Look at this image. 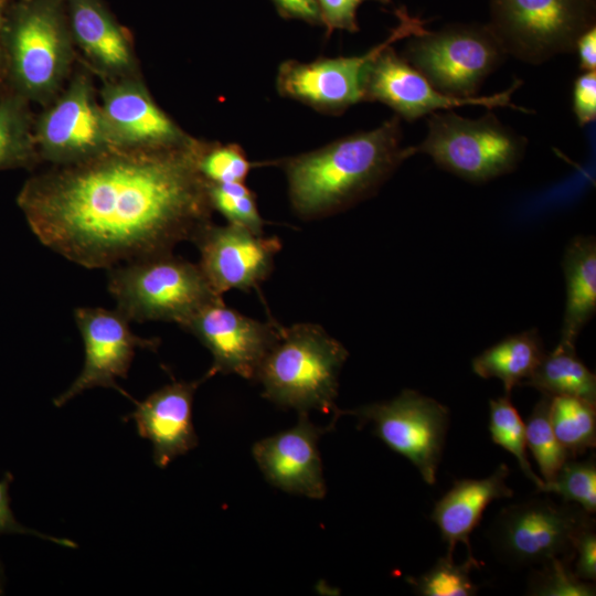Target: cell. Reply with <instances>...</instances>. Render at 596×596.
I'll use <instances>...</instances> for the list:
<instances>
[{"instance_id":"15","label":"cell","mask_w":596,"mask_h":596,"mask_svg":"<svg viewBox=\"0 0 596 596\" xmlns=\"http://www.w3.org/2000/svg\"><path fill=\"white\" fill-rule=\"evenodd\" d=\"M181 328L212 354L206 380L217 373L255 381L257 372L279 338L281 327L263 322L228 307L220 297L192 315Z\"/></svg>"},{"instance_id":"39","label":"cell","mask_w":596,"mask_h":596,"mask_svg":"<svg viewBox=\"0 0 596 596\" xmlns=\"http://www.w3.org/2000/svg\"><path fill=\"white\" fill-rule=\"evenodd\" d=\"M575 52L582 72L596 71V25L579 36Z\"/></svg>"},{"instance_id":"27","label":"cell","mask_w":596,"mask_h":596,"mask_svg":"<svg viewBox=\"0 0 596 596\" xmlns=\"http://www.w3.org/2000/svg\"><path fill=\"white\" fill-rule=\"evenodd\" d=\"M552 396L542 394L525 425V440L542 475L544 483L551 482L560 468L571 458L557 441L550 421Z\"/></svg>"},{"instance_id":"12","label":"cell","mask_w":596,"mask_h":596,"mask_svg":"<svg viewBox=\"0 0 596 596\" xmlns=\"http://www.w3.org/2000/svg\"><path fill=\"white\" fill-rule=\"evenodd\" d=\"M590 519L577 504L530 500L500 512L491 540L497 552L515 565L541 564L552 557L575 558V535Z\"/></svg>"},{"instance_id":"10","label":"cell","mask_w":596,"mask_h":596,"mask_svg":"<svg viewBox=\"0 0 596 596\" xmlns=\"http://www.w3.org/2000/svg\"><path fill=\"white\" fill-rule=\"evenodd\" d=\"M360 426L373 433L394 453L408 459L428 485L436 482L449 427V411L436 400L414 390L396 397L348 411Z\"/></svg>"},{"instance_id":"41","label":"cell","mask_w":596,"mask_h":596,"mask_svg":"<svg viewBox=\"0 0 596 596\" xmlns=\"http://www.w3.org/2000/svg\"><path fill=\"white\" fill-rule=\"evenodd\" d=\"M3 590H4V575H3L2 565L0 564V595L3 594Z\"/></svg>"},{"instance_id":"11","label":"cell","mask_w":596,"mask_h":596,"mask_svg":"<svg viewBox=\"0 0 596 596\" xmlns=\"http://www.w3.org/2000/svg\"><path fill=\"white\" fill-rule=\"evenodd\" d=\"M33 136L41 162L76 163L110 148L91 75L79 71L34 118Z\"/></svg>"},{"instance_id":"25","label":"cell","mask_w":596,"mask_h":596,"mask_svg":"<svg viewBox=\"0 0 596 596\" xmlns=\"http://www.w3.org/2000/svg\"><path fill=\"white\" fill-rule=\"evenodd\" d=\"M30 103L2 91L0 95V171L31 169L41 162L33 136Z\"/></svg>"},{"instance_id":"1","label":"cell","mask_w":596,"mask_h":596,"mask_svg":"<svg viewBox=\"0 0 596 596\" xmlns=\"http://www.w3.org/2000/svg\"><path fill=\"white\" fill-rule=\"evenodd\" d=\"M204 141L107 151L30 177L17 204L36 238L88 269L172 252L212 222Z\"/></svg>"},{"instance_id":"29","label":"cell","mask_w":596,"mask_h":596,"mask_svg":"<svg viewBox=\"0 0 596 596\" xmlns=\"http://www.w3.org/2000/svg\"><path fill=\"white\" fill-rule=\"evenodd\" d=\"M477 566L473 556L458 565L453 556L446 555L419 577L408 578V583L414 593L422 596H472L478 587L470 578V570Z\"/></svg>"},{"instance_id":"22","label":"cell","mask_w":596,"mask_h":596,"mask_svg":"<svg viewBox=\"0 0 596 596\" xmlns=\"http://www.w3.org/2000/svg\"><path fill=\"white\" fill-rule=\"evenodd\" d=\"M566 304L561 344L575 347L576 339L596 311V242L593 236H576L563 258Z\"/></svg>"},{"instance_id":"24","label":"cell","mask_w":596,"mask_h":596,"mask_svg":"<svg viewBox=\"0 0 596 596\" xmlns=\"http://www.w3.org/2000/svg\"><path fill=\"white\" fill-rule=\"evenodd\" d=\"M521 385L549 396H575L596 404V376L579 360L575 347L558 343Z\"/></svg>"},{"instance_id":"38","label":"cell","mask_w":596,"mask_h":596,"mask_svg":"<svg viewBox=\"0 0 596 596\" xmlns=\"http://www.w3.org/2000/svg\"><path fill=\"white\" fill-rule=\"evenodd\" d=\"M280 17L298 19L320 25L321 15L317 0H272Z\"/></svg>"},{"instance_id":"20","label":"cell","mask_w":596,"mask_h":596,"mask_svg":"<svg viewBox=\"0 0 596 596\" xmlns=\"http://www.w3.org/2000/svg\"><path fill=\"white\" fill-rule=\"evenodd\" d=\"M173 381L136 402L125 417L134 421L139 436L152 444L153 462L166 468L177 457L195 448L199 438L192 421L194 393L205 381Z\"/></svg>"},{"instance_id":"6","label":"cell","mask_w":596,"mask_h":596,"mask_svg":"<svg viewBox=\"0 0 596 596\" xmlns=\"http://www.w3.org/2000/svg\"><path fill=\"white\" fill-rule=\"evenodd\" d=\"M528 143L491 109L478 118L448 109L427 116L426 136L412 149L414 155L430 157L440 169L468 182L486 183L514 171Z\"/></svg>"},{"instance_id":"7","label":"cell","mask_w":596,"mask_h":596,"mask_svg":"<svg viewBox=\"0 0 596 596\" xmlns=\"http://www.w3.org/2000/svg\"><path fill=\"white\" fill-rule=\"evenodd\" d=\"M488 26L507 55L532 65L575 52L596 25L594 0H489Z\"/></svg>"},{"instance_id":"21","label":"cell","mask_w":596,"mask_h":596,"mask_svg":"<svg viewBox=\"0 0 596 596\" xmlns=\"http://www.w3.org/2000/svg\"><path fill=\"white\" fill-rule=\"evenodd\" d=\"M509 468L501 464L483 479H459L435 504L432 520L438 526L447 555L458 542L464 543L472 557L469 536L481 521L490 502L497 499L511 498L513 490L507 485Z\"/></svg>"},{"instance_id":"19","label":"cell","mask_w":596,"mask_h":596,"mask_svg":"<svg viewBox=\"0 0 596 596\" xmlns=\"http://www.w3.org/2000/svg\"><path fill=\"white\" fill-rule=\"evenodd\" d=\"M64 2L75 50L92 72L103 81L139 75L131 34L104 0Z\"/></svg>"},{"instance_id":"16","label":"cell","mask_w":596,"mask_h":596,"mask_svg":"<svg viewBox=\"0 0 596 596\" xmlns=\"http://www.w3.org/2000/svg\"><path fill=\"white\" fill-rule=\"evenodd\" d=\"M192 243L200 253V268L221 296L232 289L258 288L272 274L275 257L281 249L279 237H266L231 223H209Z\"/></svg>"},{"instance_id":"13","label":"cell","mask_w":596,"mask_h":596,"mask_svg":"<svg viewBox=\"0 0 596 596\" xmlns=\"http://www.w3.org/2000/svg\"><path fill=\"white\" fill-rule=\"evenodd\" d=\"M521 85V79H514L507 89L488 96H449L437 91L393 45L382 50L369 62L362 78L363 102L382 103L407 121L466 105H479L488 109L510 107L529 114L531 110L512 103V95Z\"/></svg>"},{"instance_id":"34","label":"cell","mask_w":596,"mask_h":596,"mask_svg":"<svg viewBox=\"0 0 596 596\" xmlns=\"http://www.w3.org/2000/svg\"><path fill=\"white\" fill-rule=\"evenodd\" d=\"M368 0H317L321 24L326 26L327 34L336 30L351 33L359 31L356 11L360 4ZM383 4H389L392 0H371Z\"/></svg>"},{"instance_id":"17","label":"cell","mask_w":596,"mask_h":596,"mask_svg":"<svg viewBox=\"0 0 596 596\" xmlns=\"http://www.w3.org/2000/svg\"><path fill=\"white\" fill-rule=\"evenodd\" d=\"M99 105L114 148L163 149L194 140L156 103L139 75L104 81Z\"/></svg>"},{"instance_id":"40","label":"cell","mask_w":596,"mask_h":596,"mask_svg":"<svg viewBox=\"0 0 596 596\" xmlns=\"http://www.w3.org/2000/svg\"><path fill=\"white\" fill-rule=\"evenodd\" d=\"M14 0H0V92L3 91L4 86V65H3V51H2V29L7 12Z\"/></svg>"},{"instance_id":"14","label":"cell","mask_w":596,"mask_h":596,"mask_svg":"<svg viewBox=\"0 0 596 596\" xmlns=\"http://www.w3.org/2000/svg\"><path fill=\"white\" fill-rule=\"evenodd\" d=\"M74 319L84 344V365L70 387L53 401L61 407L94 387L115 389L134 401L118 384L127 379L137 349L156 351L160 340L134 333L130 320L117 308L79 307Z\"/></svg>"},{"instance_id":"2","label":"cell","mask_w":596,"mask_h":596,"mask_svg":"<svg viewBox=\"0 0 596 596\" xmlns=\"http://www.w3.org/2000/svg\"><path fill=\"white\" fill-rule=\"evenodd\" d=\"M402 140L401 118L394 115L374 129L278 160L292 210L305 220L319 219L372 196L414 156Z\"/></svg>"},{"instance_id":"3","label":"cell","mask_w":596,"mask_h":596,"mask_svg":"<svg viewBox=\"0 0 596 596\" xmlns=\"http://www.w3.org/2000/svg\"><path fill=\"white\" fill-rule=\"evenodd\" d=\"M3 91L43 107L64 88L76 50L64 0H18L2 29Z\"/></svg>"},{"instance_id":"23","label":"cell","mask_w":596,"mask_h":596,"mask_svg":"<svg viewBox=\"0 0 596 596\" xmlns=\"http://www.w3.org/2000/svg\"><path fill=\"white\" fill-rule=\"evenodd\" d=\"M545 352L536 329L509 336L472 360L473 372L482 379L500 380L510 394L531 376Z\"/></svg>"},{"instance_id":"37","label":"cell","mask_w":596,"mask_h":596,"mask_svg":"<svg viewBox=\"0 0 596 596\" xmlns=\"http://www.w3.org/2000/svg\"><path fill=\"white\" fill-rule=\"evenodd\" d=\"M574 552L576 575L587 582L596 579V533L594 520L587 521L576 533Z\"/></svg>"},{"instance_id":"26","label":"cell","mask_w":596,"mask_h":596,"mask_svg":"<svg viewBox=\"0 0 596 596\" xmlns=\"http://www.w3.org/2000/svg\"><path fill=\"white\" fill-rule=\"evenodd\" d=\"M550 421L557 441L571 457L596 445V404L575 396H552Z\"/></svg>"},{"instance_id":"8","label":"cell","mask_w":596,"mask_h":596,"mask_svg":"<svg viewBox=\"0 0 596 596\" xmlns=\"http://www.w3.org/2000/svg\"><path fill=\"white\" fill-rule=\"evenodd\" d=\"M437 91L478 96L486 78L508 56L488 24H448L408 38L401 54Z\"/></svg>"},{"instance_id":"28","label":"cell","mask_w":596,"mask_h":596,"mask_svg":"<svg viewBox=\"0 0 596 596\" xmlns=\"http://www.w3.org/2000/svg\"><path fill=\"white\" fill-rule=\"evenodd\" d=\"M489 430L492 441L517 459L524 476L542 491L544 481L531 468L526 456L525 425L510 400V394L490 400Z\"/></svg>"},{"instance_id":"9","label":"cell","mask_w":596,"mask_h":596,"mask_svg":"<svg viewBox=\"0 0 596 596\" xmlns=\"http://www.w3.org/2000/svg\"><path fill=\"white\" fill-rule=\"evenodd\" d=\"M395 15L398 23L387 38L361 55L283 62L276 77L279 95L329 115H340L363 102L362 78L369 62L385 47L426 30L427 21L411 15L405 7Z\"/></svg>"},{"instance_id":"32","label":"cell","mask_w":596,"mask_h":596,"mask_svg":"<svg viewBox=\"0 0 596 596\" xmlns=\"http://www.w3.org/2000/svg\"><path fill=\"white\" fill-rule=\"evenodd\" d=\"M571 557H552L529 579L528 594L534 596H594L595 586L572 570Z\"/></svg>"},{"instance_id":"35","label":"cell","mask_w":596,"mask_h":596,"mask_svg":"<svg viewBox=\"0 0 596 596\" xmlns=\"http://www.w3.org/2000/svg\"><path fill=\"white\" fill-rule=\"evenodd\" d=\"M573 114L578 126L585 127L596 119V71L582 72L573 85Z\"/></svg>"},{"instance_id":"31","label":"cell","mask_w":596,"mask_h":596,"mask_svg":"<svg viewBox=\"0 0 596 596\" xmlns=\"http://www.w3.org/2000/svg\"><path fill=\"white\" fill-rule=\"evenodd\" d=\"M543 492H554L564 502L579 505L592 514L596 511V465L594 458L586 461L566 460L551 482L544 483Z\"/></svg>"},{"instance_id":"18","label":"cell","mask_w":596,"mask_h":596,"mask_svg":"<svg viewBox=\"0 0 596 596\" xmlns=\"http://www.w3.org/2000/svg\"><path fill=\"white\" fill-rule=\"evenodd\" d=\"M326 428L300 413L297 424L255 443L253 457L266 480L285 492L310 499L327 493L318 443Z\"/></svg>"},{"instance_id":"36","label":"cell","mask_w":596,"mask_h":596,"mask_svg":"<svg viewBox=\"0 0 596 596\" xmlns=\"http://www.w3.org/2000/svg\"><path fill=\"white\" fill-rule=\"evenodd\" d=\"M13 481V476L6 472L0 480V535L1 534H29L40 539L49 540L65 547H76V543L68 539H58L42 534L35 530L29 529L14 518L10 508L9 486Z\"/></svg>"},{"instance_id":"30","label":"cell","mask_w":596,"mask_h":596,"mask_svg":"<svg viewBox=\"0 0 596 596\" xmlns=\"http://www.w3.org/2000/svg\"><path fill=\"white\" fill-rule=\"evenodd\" d=\"M207 194L213 211L222 214L227 223L256 234L264 233V220L258 212L255 194L245 182L207 183Z\"/></svg>"},{"instance_id":"33","label":"cell","mask_w":596,"mask_h":596,"mask_svg":"<svg viewBox=\"0 0 596 596\" xmlns=\"http://www.w3.org/2000/svg\"><path fill=\"white\" fill-rule=\"evenodd\" d=\"M198 167L207 183H232L245 182L253 163L237 143L204 141Z\"/></svg>"},{"instance_id":"4","label":"cell","mask_w":596,"mask_h":596,"mask_svg":"<svg viewBox=\"0 0 596 596\" xmlns=\"http://www.w3.org/2000/svg\"><path fill=\"white\" fill-rule=\"evenodd\" d=\"M348 356L345 347L319 324L281 327L255 382L263 386V396L281 408L318 411L337 419L343 413L336 404L339 374Z\"/></svg>"},{"instance_id":"5","label":"cell","mask_w":596,"mask_h":596,"mask_svg":"<svg viewBox=\"0 0 596 596\" xmlns=\"http://www.w3.org/2000/svg\"><path fill=\"white\" fill-rule=\"evenodd\" d=\"M107 289L116 308L130 321H167L180 327L199 309L222 297L199 264L172 252L108 269Z\"/></svg>"}]
</instances>
